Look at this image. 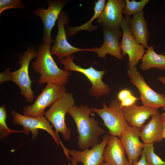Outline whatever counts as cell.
Returning a JSON list of instances; mask_svg holds the SVG:
<instances>
[{"label":"cell","mask_w":165,"mask_h":165,"mask_svg":"<svg viewBox=\"0 0 165 165\" xmlns=\"http://www.w3.org/2000/svg\"><path fill=\"white\" fill-rule=\"evenodd\" d=\"M93 112L86 105H74L68 113L74 120L79 136L77 145L79 149L84 150L92 147L100 142V137L105 131L99 125L100 123L90 116Z\"/></svg>","instance_id":"1"},{"label":"cell","mask_w":165,"mask_h":165,"mask_svg":"<svg viewBox=\"0 0 165 165\" xmlns=\"http://www.w3.org/2000/svg\"><path fill=\"white\" fill-rule=\"evenodd\" d=\"M50 48V44L41 43L38 46L37 56L32 63L35 72L40 75L38 84L52 83L65 86L71 74L58 67L52 56Z\"/></svg>","instance_id":"2"},{"label":"cell","mask_w":165,"mask_h":165,"mask_svg":"<svg viewBox=\"0 0 165 165\" xmlns=\"http://www.w3.org/2000/svg\"><path fill=\"white\" fill-rule=\"evenodd\" d=\"M73 95L66 92L62 97L56 101L45 112V116L54 127L55 133L59 137L61 133L65 140H69L71 131L65 121V116L69 109L75 105Z\"/></svg>","instance_id":"3"},{"label":"cell","mask_w":165,"mask_h":165,"mask_svg":"<svg viewBox=\"0 0 165 165\" xmlns=\"http://www.w3.org/2000/svg\"><path fill=\"white\" fill-rule=\"evenodd\" d=\"M37 56V50L33 47H29L19 56L17 63L20 67L17 70L11 72V81L19 87L20 94L24 96L28 103L32 102L35 99L31 89L32 81L30 78L29 68L31 61Z\"/></svg>","instance_id":"4"},{"label":"cell","mask_w":165,"mask_h":165,"mask_svg":"<svg viewBox=\"0 0 165 165\" xmlns=\"http://www.w3.org/2000/svg\"><path fill=\"white\" fill-rule=\"evenodd\" d=\"M102 106L101 109L92 108L93 112L102 119L103 125L108 129L109 134L120 137L130 125L126 120L119 102L117 100H113L108 106L104 102Z\"/></svg>","instance_id":"5"},{"label":"cell","mask_w":165,"mask_h":165,"mask_svg":"<svg viewBox=\"0 0 165 165\" xmlns=\"http://www.w3.org/2000/svg\"><path fill=\"white\" fill-rule=\"evenodd\" d=\"M75 57L72 55L60 60L59 62L64 66V70L68 71H75L85 75L91 84V87L89 92L92 96L96 98L108 94L110 91L109 86L104 83L102 80L105 70L97 71L92 66L85 68L75 64L73 61Z\"/></svg>","instance_id":"6"},{"label":"cell","mask_w":165,"mask_h":165,"mask_svg":"<svg viewBox=\"0 0 165 165\" xmlns=\"http://www.w3.org/2000/svg\"><path fill=\"white\" fill-rule=\"evenodd\" d=\"M65 86L47 83L31 105L23 107V115L31 117L44 116L45 109L66 93Z\"/></svg>","instance_id":"7"},{"label":"cell","mask_w":165,"mask_h":165,"mask_svg":"<svg viewBox=\"0 0 165 165\" xmlns=\"http://www.w3.org/2000/svg\"><path fill=\"white\" fill-rule=\"evenodd\" d=\"M11 113L13 116V123L15 125H20L23 126V133L29 134L30 131L31 132V140H34L38 136V130H44L51 135L58 145L60 144L64 153L67 152L68 149L64 146L59 137L53 130V126L45 116H28L21 115L13 110L12 111Z\"/></svg>","instance_id":"8"},{"label":"cell","mask_w":165,"mask_h":165,"mask_svg":"<svg viewBox=\"0 0 165 165\" xmlns=\"http://www.w3.org/2000/svg\"><path fill=\"white\" fill-rule=\"evenodd\" d=\"M127 74L131 83L137 88L143 105L157 109L165 105V95L150 88L136 67L129 68Z\"/></svg>","instance_id":"9"},{"label":"cell","mask_w":165,"mask_h":165,"mask_svg":"<svg viewBox=\"0 0 165 165\" xmlns=\"http://www.w3.org/2000/svg\"><path fill=\"white\" fill-rule=\"evenodd\" d=\"M130 18V16H125L120 25L123 34L120 43L123 57L127 55L128 56L129 68L136 67L146 51L145 48L136 42L130 33L129 27Z\"/></svg>","instance_id":"10"},{"label":"cell","mask_w":165,"mask_h":165,"mask_svg":"<svg viewBox=\"0 0 165 165\" xmlns=\"http://www.w3.org/2000/svg\"><path fill=\"white\" fill-rule=\"evenodd\" d=\"M68 2L65 0H49L47 9L38 8L34 11V13L39 17L42 22L44 32L42 38L46 44L51 45L54 42L51 35L52 29L58 20L62 9Z\"/></svg>","instance_id":"11"},{"label":"cell","mask_w":165,"mask_h":165,"mask_svg":"<svg viewBox=\"0 0 165 165\" xmlns=\"http://www.w3.org/2000/svg\"><path fill=\"white\" fill-rule=\"evenodd\" d=\"M69 20L68 14L61 11L57 20V34L54 44L50 48L51 54L56 55L60 60L72 56L73 53L77 52L87 50V49L75 47L68 42L64 27L68 23Z\"/></svg>","instance_id":"12"},{"label":"cell","mask_w":165,"mask_h":165,"mask_svg":"<svg viewBox=\"0 0 165 165\" xmlns=\"http://www.w3.org/2000/svg\"><path fill=\"white\" fill-rule=\"evenodd\" d=\"M119 28L118 27H102L104 41L101 46L99 47L87 49V51L96 53L100 58L105 59L106 54H108L121 60L123 57L119 40V38L122 36L123 33Z\"/></svg>","instance_id":"13"},{"label":"cell","mask_w":165,"mask_h":165,"mask_svg":"<svg viewBox=\"0 0 165 165\" xmlns=\"http://www.w3.org/2000/svg\"><path fill=\"white\" fill-rule=\"evenodd\" d=\"M109 137L108 134L105 135L101 142L90 149L87 148L80 151L71 149L69 150V155L77 163H81L83 165H101L104 160V150Z\"/></svg>","instance_id":"14"},{"label":"cell","mask_w":165,"mask_h":165,"mask_svg":"<svg viewBox=\"0 0 165 165\" xmlns=\"http://www.w3.org/2000/svg\"><path fill=\"white\" fill-rule=\"evenodd\" d=\"M139 129L130 126L120 137L130 165L138 160L142 154L144 143L139 139Z\"/></svg>","instance_id":"15"},{"label":"cell","mask_w":165,"mask_h":165,"mask_svg":"<svg viewBox=\"0 0 165 165\" xmlns=\"http://www.w3.org/2000/svg\"><path fill=\"white\" fill-rule=\"evenodd\" d=\"M123 0H108L97 20L102 27H120L124 17L122 11L125 6Z\"/></svg>","instance_id":"16"},{"label":"cell","mask_w":165,"mask_h":165,"mask_svg":"<svg viewBox=\"0 0 165 165\" xmlns=\"http://www.w3.org/2000/svg\"><path fill=\"white\" fill-rule=\"evenodd\" d=\"M122 108L128 123L140 130L145 121L150 116L160 113L158 109L144 105L139 106L137 104L122 107Z\"/></svg>","instance_id":"17"},{"label":"cell","mask_w":165,"mask_h":165,"mask_svg":"<svg viewBox=\"0 0 165 165\" xmlns=\"http://www.w3.org/2000/svg\"><path fill=\"white\" fill-rule=\"evenodd\" d=\"M120 139L110 135L103 152L104 160L108 165H130Z\"/></svg>","instance_id":"18"},{"label":"cell","mask_w":165,"mask_h":165,"mask_svg":"<svg viewBox=\"0 0 165 165\" xmlns=\"http://www.w3.org/2000/svg\"><path fill=\"white\" fill-rule=\"evenodd\" d=\"M163 123L161 114H155L146 125H143L140 130L139 137L144 144L158 143L161 141Z\"/></svg>","instance_id":"19"},{"label":"cell","mask_w":165,"mask_h":165,"mask_svg":"<svg viewBox=\"0 0 165 165\" xmlns=\"http://www.w3.org/2000/svg\"><path fill=\"white\" fill-rule=\"evenodd\" d=\"M130 33L136 42L147 48L149 32L142 11L133 15L129 21Z\"/></svg>","instance_id":"20"},{"label":"cell","mask_w":165,"mask_h":165,"mask_svg":"<svg viewBox=\"0 0 165 165\" xmlns=\"http://www.w3.org/2000/svg\"><path fill=\"white\" fill-rule=\"evenodd\" d=\"M142 59L140 68L146 71L152 68L165 70V60L163 53L158 54L155 51L153 45L148 47Z\"/></svg>","instance_id":"21"},{"label":"cell","mask_w":165,"mask_h":165,"mask_svg":"<svg viewBox=\"0 0 165 165\" xmlns=\"http://www.w3.org/2000/svg\"><path fill=\"white\" fill-rule=\"evenodd\" d=\"M105 0H98L95 2L94 7V14L92 17L87 22L81 25L75 27H70L65 25L68 29L67 34L69 37L72 36L79 31L85 30L92 31L96 30L98 26L92 24L93 21L99 17L105 5Z\"/></svg>","instance_id":"22"},{"label":"cell","mask_w":165,"mask_h":165,"mask_svg":"<svg viewBox=\"0 0 165 165\" xmlns=\"http://www.w3.org/2000/svg\"><path fill=\"white\" fill-rule=\"evenodd\" d=\"M8 116L6 107L4 105L0 107V138L4 139L8 137L11 133H23V130H11L7 127L6 120Z\"/></svg>","instance_id":"23"},{"label":"cell","mask_w":165,"mask_h":165,"mask_svg":"<svg viewBox=\"0 0 165 165\" xmlns=\"http://www.w3.org/2000/svg\"><path fill=\"white\" fill-rule=\"evenodd\" d=\"M125 6L122 13L125 16H130L143 10L145 5L150 1L149 0H142L136 1L135 0L130 1L125 0Z\"/></svg>","instance_id":"24"},{"label":"cell","mask_w":165,"mask_h":165,"mask_svg":"<svg viewBox=\"0 0 165 165\" xmlns=\"http://www.w3.org/2000/svg\"><path fill=\"white\" fill-rule=\"evenodd\" d=\"M154 143L144 144L143 150L149 165H165V161L154 152Z\"/></svg>","instance_id":"25"},{"label":"cell","mask_w":165,"mask_h":165,"mask_svg":"<svg viewBox=\"0 0 165 165\" xmlns=\"http://www.w3.org/2000/svg\"><path fill=\"white\" fill-rule=\"evenodd\" d=\"M24 6L23 2L20 0H0V14L6 9L12 8L22 9Z\"/></svg>","instance_id":"26"},{"label":"cell","mask_w":165,"mask_h":165,"mask_svg":"<svg viewBox=\"0 0 165 165\" xmlns=\"http://www.w3.org/2000/svg\"><path fill=\"white\" fill-rule=\"evenodd\" d=\"M139 98L132 94L120 102V106L121 107H127L136 104L137 100Z\"/></svg>","instance_id":"27"},{"label":"cell","mask_w":165,"mask_h":165,"mask_svg":"<svg viewBox=\"0 0 165 165\" xmlns=\"http://www.w3.org/2000/svg\"><path fill=\"white\" fill-rule=\"evenodd\" d=\"M132 94H133L130 90L127 89H122L118 94V100L120 102Z\"/></svg>","instance_id":"28"},{"label":"cell","mask_w":165,"mask_h":165,"mask_svg":"<svg viewBox=\"0 0 165 165\" xmlns=\"http://www.w3.org/2000/svg\"><path fill=\"white\" fill-rule=\"evenodd\" d=\"M9 68H6L4 71L0 74V83L2 84L4 82L11 81L12 78L10 74Z\"/></svg>","instance_id":"29"},{"label":"cell","mask_w":165,"mask_h":165,"mask_svg":"<svg viewBox=\"0 0 165 165\" xmlns=\"http://www.w3.org/2000/svg\"><path fill=\"white\" fill-rule=\"evenodd\" d=\"M132 165H149L146 159L145 153L143 150L140 159L134 162Z\"/></svg>","instance_id":"30"},{"label":"cell","mask_w":165,"mask_h":165,"mask_svg":"<svg viewBox=\"0 0 165 165\" xmlns=\"http://www.w3.org/2000/svg\"><path fill=\"white\" fill-rule=\"evenodd\" d=\"M161 115L163 127L162 136L163 138L165 139V112L162 113Z\"/></svg>","instance_id":"31"},{"label":"cell","mask_w":165,"mask_h":165,"mask_svg":"<svg viewBox=\"0 0 165 165\" xmlns=\"http://www.w3.org/2000/svg\"><path fill=\"white\" fill-rule=\"evenodd\" d=\"M158 79L159 81L165 85V77L162 76H160L158 77Z\"/></svg>","instance_id":"32"},{"label":"cell","mask_w":165,"mask_h":165,"mask_svg":"<svg viewBox=\"0 0 165 165\" xmlns=\"http://www.w3.org/2000/svg\"><path fill=\"white\" fill-rule=\"evenodd\" d=\"M69 160L71 162L72 165H77V163L72 157H70Z\"/></svg>","instance_id":"33"},{"label":"cell","mask_w":165,"mask_h":165,"mask_svg":"<svg viewBox=\"0 0 165 165\" xmlns=\"http://www.w3.org/2000/svg\"><path fill=\"white\" fill-rule=\"evenodd\" d=\"M101 165H108L105 163L103 162Z\"/></svg>","instance_id":"34"},{"label":"cell","mask_w":165,"mask_h":165,"mask_svg":"<svg viewBox=\"0 0 165 165\" xmlns=\"http://www.w3.org/2000/svg\"><path fill=\"white\" fill-rule=\"evenodd\" d=\"M162 109L165 112V105L162 108Z\"/></svg>","instance_id":"35"},{"label":"cell","mask_w":165,"mask_h":165,"mask_svg":"<svg viewBox=\"0 0 165 165\" xmlns=\"http://www.w3.org/2000/svg\"><path fill=\"white\" fill-rule=\"evenodd\" d=\"M164 59H165V55L164 56Z\"/></svg>","instance_id":"36"}]
</instances>
